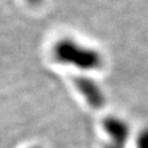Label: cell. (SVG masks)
I'll return each mask as SVG.
<instances>
[{
  "instance_id": "2",
  "label": "cell",
  "mask_w": 148,
  "mask_h": 148,
  "mask_svg": "<svg viewBox=\"0 0 148 148\" xmlns=\"http://www.w3.org/2000/svg\"><path fill=\"white\" fill-rule=\"evenodd\" d=\"M102 126L109 137L104 148H125L130 137V126L126 122L116 116H108L103 120Z\"/></svg>"
},
{
  "instance_id": "6",
  "label": "cell",
  "mask_w": 148,
  "mask_h": 148,
  "mask_svg": "<svg viewBox=\"0 0 148 148\" xmlns=\"http://www.w3.org/2000/svg\"><path fill=\"white\" fill-rule=\"evenodd\" d=\"M32 148H38V147H32Z\"/></svg>"
},
{
  "instance_id": "1",
  "label": "cell",
  "mask_w": 148,
  "mask_h": 148,
  "mask_svg": "<svg viewBox=\"0 0 148 148\" xmlns=\"http://www.w3.org/2000/svg\"><path fill=\"white\" fill-rule=\"evenodd\" d=\"M54 59L62 65L73 66L81 70H95L102 67V56L93 48L85 46L71 38H63L54 44Z\"/></svg>"
},
{
  "instance_id": "5",
  "label": "cell",
  "mask_w": 148,
  "mask_h": 148,
  "mask_svg": "<svg viewBox=\"0 0 148 148\" xmlns=\"http://www.w3.org/2000/svg\"><path fill=\"white\" fill-rule=\"evenodd\" d=\"M27 1H29L31 5H37V3H40L41 0H27Z\"/></svg>"
},
{
  "instance_id": "3",
  "label": "cell",
  "mask_w": 148,
  "mask_h": 148,
  "mask_svg": "<svg viewBox=\"0 0 148 148\" xmlns=\"http://www.w3.org/2000/svg\"><path fill=\"white\" fill-rule=\"evenodd\" d=\"M74 85L91 108L97 110L103 108L106 103V97L95 80L86 76H79L74 78Z\"/></svg>"
},
{
  "instance_id": "4",
  "label": "cell",
  "mask_w": 148,
  "mask_h": 148,
  "mask_svg": "<svg viewBox=\"0 0 148 148\" xmlns=\"http://www.w3.org/2000/svg\"><path fill=\"white\" fill-rule=\"evenodd\" d=\"M136 148H148V127L140 131L137 135Z\"/></svg>"
}]
</instances>
